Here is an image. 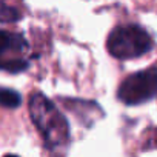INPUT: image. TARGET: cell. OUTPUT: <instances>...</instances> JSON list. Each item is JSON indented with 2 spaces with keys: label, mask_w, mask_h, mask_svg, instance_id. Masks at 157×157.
<instances>
[{
  "label": "cell",
  "mask_w": 157,
  "mask_h": 157,
  "mask_svg": "<svg viewBox=\"0 0 157 157\" xmlns=\"http://www.w3.org/2000/svg\"><path fill=\"white\" fill-rule=\"evenodd\" d=\"M28 109L34 126L39 129L45 146L51 151H60L69 143V125L59 108L42 93H33L28 100Z\"/></svg>",
  "instance_id": "6da1fadb"
},
{
  "label": "cell",
  "mask_w": 157,
  "mask_h": 157,
  "mask_svg": "<svg viewBox=\"0 0 157 157\" xmlns=\"http://www.w3.org/2000/svg\"><path fill=\"white\" fill-rule=\"evenodd\" d=\"M106 48L113 57L128 60L149 52L152 39L139 25H120L108 36Z\"/></svg>",
  "instance_id": "7a4b0ae2"
},
{
  "label": "cell",
  "mask_w": 157,
  "mask_h": 157,
  "mask_svg": "<svg viewBox=\"0 0 157 157\" xmlns=\"http://www.w3.org/2000/svg\"><path fill=\"white\" fill-rule=\"evenodd\" d=\"M157 94V66L128 75L117 90V97L125 105H140Z\"/></svg>",
  "instance_id": "3957f363"
},
{
  "label": "cell",
  "mask_w": 157,
  "mask_h": 157,
  "mask_svg": "<svg viewBox=\"0 0 157 157\" xmlns=\"http://www.w3.org/2000/svg\"><path fill=\"white\" fill-rule=\"evenodd\" d=\"M29 66V43L19 34L0 29V71L22 72Z\"/></svg>",
  "instance_id": "277c9868"
},
{
  "label": "cell",
  "mask_w": 157,
  "mask_h": 157,
  "mask_svg": "<svg viewBox=\"0 0 157 157\" xmlns=\"http://www.w3.org/2000/svg\"><path fill=\"white\" fill-rule=\"evenodd\" d=\"M25 16L23 0H0V22L14 23Z\"/></svg>",
  "instance_id": "5b68a950"
},
{
  "label": "cell",
  "mask_w": 157,
  "mask_h": 157,
  "mask_svg": "<svg viewBox=\"0 0 157 157\" xmlns=\"http://www.w3.org/2000/svg\"><path fill=\"white\" fill-rule=\"evenodd\" d=\"M20 105H22V97L17 91L11 88H0V106L19 108Z\"/></svg>",
  "instance_id": "8992f818"
}]
</instances>
